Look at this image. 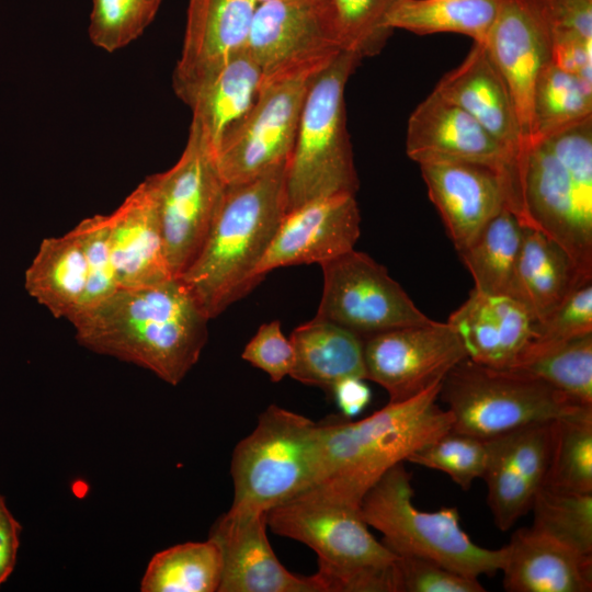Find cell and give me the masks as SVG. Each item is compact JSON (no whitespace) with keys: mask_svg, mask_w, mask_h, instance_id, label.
<instances>
[{"mask_svg":"<svg viewBox=\"0 0 592 592\" xmlns=\"http://www.w3.org/2000/svg\"><path fill=\"white\" fill-rule=\"evenodd\" d=\"M554 20L548 0H504L483 46L511 98L522 157L533 139V98L542 70L551 61Z\"/></svg>","mask_w":592,"mask_h":592,"instance_id":"cell-14","label":"cell"},{"mask_svg":"<svg viewBox=\"0 0 592 592\" xmlns=\"http://www.w3.org/2000/svg\"><path fill=\"white\" fill-rule=\"evenodd\" d=\"M266 524L317 554L315 574L326 592H396L397 555L372 535L360 511L304 492L269 510Z\"/></svg>","mask_w":592,"mask_h":592,"instance_id":"cell-5","label":"cell"},{"mask_svg":"<svg viewBox=\"0 0 592 592\" xmlns=\"http://www.w3.org/2000/svg\"><path fill=\"white\" fill-rule=\"evenodd\" d=\"M584 277L569 254L542 231L524 226L511 295L543 322Z\"/></svg>","mask_w":592,"mask_h":592,"instance_id":"cell-26","label":"cell"},{"mask_svg":"<svg viewBox=\"0 0 592 592\" xmlns=\"http://www.w3.org/2000/svg\"><path fill=\"white\" fill-rule=\"evenodd\" d=\"M223 558L218 545L189 542L157 553L140 583L143 592H218Z\"/></svg>","mask_w":592,"mask_h":592,"instance_id":"cell-32","label":"cell"},{"mask_svg":"<svg viewBox=\"0 0 592 592\" xmlns=\"http://www.w3.org/2000/svg\"><path fill=\"white\" fill-rule=\"evenodd\" d=\"M257 3L250 0H189L180 58L172 76L187 106L234 57L247 49Z\"/></svg>","mask_w":592,"mask_h":592,"instance_id":"cell-16","label":"cell"},{"mask_svg":"<svg viewBox=\"0 0 592 592\" xmlns=\"http://www.w3.org/2000/svg\"><path fill=\"white\" fill-rule=\"evenodd\" d=\"M77 226L87 263V288L79 311L107 298L119 286L110 247L109 215L87 217Z\"/></svg>","mask_w":592,"mask_h":592,"instance_id":"cell-40","label":"cell"},{"mask_svg":"<svg viewBox=\"0 0 592 592\" xmlns=\"http://www.w3.org/2000/svg\"><path fill=\"white\" fill-rule=\"evenodd\" d=\"M318 471L319 423L271 405L234 449L230 510L266 513L314 487Z\"/></svg>","mask_w":592,"mask_h":592,"instance_id":"cell-8","label":"cell"},{"mask_svg":"<svg viewBox=\"0 0 592 592\" xmlns=\"http://www.w3.org/2000/svg\"><path fill=\"white\" fill-rule=\"evenodd\" d=\"M266 513L228 510L209 538L219 547L223 573L218 592H326L316 574L286 569L266 536Z\"/></svg>","mask_w":592,"mask_h":592,"instance_id":"cell-19","label":"cell"},{"mask_svg":"<svg viewBox=\"0 0 592 592\" xmlns=\"http://www.w3.org/2000/svg\"><path fill=\"white\" fill-rule=\"evenodd\" d=\"M524 226L506 207L493 216L458 254L473 276L474 289L511 295Z\"/></svg>","mask_w":592,"mask_h":592,"instance_id":"cell-31","label":"cell"},{"mask_svg":"<svg viewBox=\"0 0 592 592\" xmlns=\"http://www.w3.org/2000/svg\"><path fill=\"white\" fill-rule=\"evenodd\" d=\"M428 194L456 251L465 248L501 209L508 208V184L497 170L470 162L421 163Z\"/></svg>","mask_w":592,"mask_h":592,"instance_id":"cell-21","label":"cell"},{"mask_svg":"<svg viewBox=\"0 0 592 592\" xmlns=\"http://www.w3.org/2000/svg\"><path fill=\"white\" fill-rule=\"evenodd\" d=\"M545 486L592 492V408L551 421Z\"/></svg>","mask_w":592,"mask_h":592,"instance_id":"cell-35","label":"cell"},{"mask_svg":"<svg viewBox=\"0 0 592 592\" xmlns=\"http://www.w3.org/2000/svg\"><path fill=\"white\" fill-rule=\"evenodd\" d=\"M550 422L526 425L488 440L489 459L482 476L496 526L510 530L531 510L547 471Z\"/></svg>","mask_w":592,"mask_h":592,"instance_id":"cell-20","label":"cell"},{"mask_svg":"<svg viewBox=\"0 0 592 592\" xmlns=\"http://www.w3.org/2000/svg\"><path fill=\"white\" fill-rule=\"evenodd\" d=\"M360 61L355 54L341 52L309 86L286 168V213L317 198L355 195L358 189L344 90Z\"/></svg>","mask_w":592,"mask_h":592,"instance_id":"cell-6","label":"cell"},{"mask_svg":"<svg viewBox=\"0 0 592 592\" xmlns=\"http://www.w3.org/2000/svg\"><path fill=\"white\" fill-rule=\"evenodd\" d=\"M439 398L452 413V431L483 440L592 408L540 379L468 357L445 375Z\"/></svg>","mask_w":592,"mask_h":592,"instance_id":"cell-9","label":"cell"},{"mask_svg":"<svg viewBox=\"0 0 592 592\" xmlns=\"http://www.w3.org/2000/svg\"><path fill=\"white\" fill-rule=\"evenodd\" d=\"M503 588L508 592H590L592 555L535 530L520 528L505 545Z\"/></svg>","mask_w":592,"mask_h":592,"instance_id":"cell-25","label":"cell"},{"mask_svg":"<svg viewBox=\"0 0 592 592\" xmlns=\"http://www.w3.org/2000/svg\"><path fill=\"white\" fill-rule=\"evenodd\" d=\"M25 287L55 318L69 319L81 306L87 263L78 226L45 238L25 273Z\"/></svg>","mask_w":592,"mask_h":592,"instance_id":"cell-28","label":"cell"},{"mask_svg":"<svg viewBox=\"0 0 592 592\" xmlns=\"http://www.w3.org/2000/svg\"><path fill=\"white\" fill-rule=\"evenodd\" d=\"M365 379L383 387L389 402L410 399L443 380L467 357L447 322L390 329L363 340Z\"/></svg>","mask_w":592,"mask_h":592,"instance_id":"cell-15","label":"cell"},{"mask_svg":"<svg viewBox=\"0 0 592 592\" xmlns=\"http://www.w3.org/2000/svg\"><path fill=\"white\" fill-rule=\"evenodd\" d=\"M592 333V281L576 287L543 321L532 344L545 345Z\"/></svg>","mask_w":592,"mask_h":592,"instance_id":"cell-42","label":"cell"},{"mask_svg":"<svg viewBox=\"0 0 592 592\" xmlns=\"http://www.w3.org/2000/svg\"><path fill=\"white\" fill-rule=\"evenodd\" d=\"M365 380L361 377H345L331 388V394L344 418L356 417L369 405L372 391Z\"/></svg>","mask_w":592,"mask_h":592,"instance_id":"cell-44","label":"cell"},{"mask_svg":"<svg viewBox=\"0 0 592 592\" xmlns=\"http://www.w3.org/2000/svg\"><path fill=\"white\" fill-rule=\"evenodd\" d=\"M531 510L535 530L582 554L592 555V492L543 485Z\"/></svg>","mask_w":592,"mask_h":592,"instance_id":"cell-36","label":"cell"},{"mask_svg":"<svg viewBox=\"0 0 592 592\" xmlns=\"http://www.w3.org/2000/svg\"><path fill=\"white\" fill-rule=\"evenodd\" d=\"M406 152L419 164L463 161L490 167L505 178L511 204L515 169L509 152L475 118L434 91L409 117Z\"/></svg>","mask_w":592,"mask_h":592,"instance_id":"cell-17","label":"cell"},{"mask_svg":"<svg viewBox=\"0 0 592 592\" xmlns=\"http://www.w3.org/2000/svg\"><path fill=\"white\" fill-rule=\"evenodd\" d=\"M294 365L289 376L331 391L345 377L365 379L363 338L337 323L315 317L292 332Z\"/></svg>","mask_w":592,"mask_h":592,"instance_id":"cell-27","label":"cell"},{"mask_svg":"<svg viewBox=\"0 0 592 592\" xmlns=\"http://www.w3.org/2000/svg\"><path fill=\"white\" fill-rule=\"evenodd\" d=\"M82 346L146 368L178 385L197 363L208 339V321L180 277L118 288L71 316Z\"/></svg>","mask_w":592,"mask_h":592,"instance_id":"cell-1","label":"cell"},{"mask_svg":"<svg viewBox=\"0 0 592 592\" xmlns=\"http://www.w3.org/2000/svg\"><path fill=\"white\" fill-rule=\"evenodd\" d=\"M504 0H396L385 26L419 35L457 33L483 44Z\"/></svg>","mask_w":592,"mask_h":592,"instance_id":"cell-30","label":"cell"},{"mask_svg":"<svg viewBox=\"0 0 592 592\" xmlns=\"http://www.w3.org/2000/svg\"><path fill=\"white\" fill-rule=\"evenodd\" d=\"M396 592H483L478 579L449 570L442 565L414 556H397Z\"/></svg>","mask_w":592,"mask_h":592,"instance_id":"cell-41","label":"cell"},{"mask_svg":"<svg viewBox=\"0 0 592 592\" xmlns=\"http://www.w3.org/2000/svg\"><path fill=\"white\" fill-rule=\"evenodd\" d=\"M509 371L540 379L592 407V333L554 344H530Z\"/></svg>","mask_w":592,"mask_h":592,"instance_id":"cell-33","label":"cell"},{"mask_svg":"<svg viewBox=\"0 0 592 592\" xmlns=\"http://www.w3.org/2000/svg\"><path fill=\"white\" fill-rule=\"evenodd\" d=\"M441 384L357 421L320 422L318 479L306 492L360 511L365 494L391 467L452 429V413L436 403Z\"/></svg>","mask_w":592,"mask_h":592,"instance_id":"cell-2","label":"cell"},{"mask_svg":"<svg viewBox=\"0 0 592 592\" xmlns=\"http://www.w3.org/2000/svg\"><path fill=\"white\" fill-rule=\"evenodd\" d=\"M396 0H325L335 42L361 59L377 54L391 30L386 15Z\"/></svg>","mask_w":592,"mask_h":592,"instance_id":"cell-37","label":"cell"},{"mask_svg":"<svg viewBox=\"0 0 592 592\" xmlns=\"http://www.w3.org/2000/svg\"><path fill=\"white\" fill-rule=\"evenodd\" d=\"M241 357L263 371L272 382L289 376L294 365V349L277 320L263 323L246 344Z\"/></svg>","mask_w":592,"mask_h":592,"instance_id":"cell-43","label":"cell"},{"mask_svg":"<svg viewBox=\"0 0 592 592\" xmlns=\"http://www.w3.org/2000/svg\"><path fill=\"white\" fill-rule=\"evenodd\" d=\"M110 247L119 288L161 283L172 276L164 253L150 177L109 214Z\"/></svg>","mask_w":592,"mask_h":592,"instance_id":"cell-23","label":"cell"},{"mask_svg":"<svg viewBox=\"0 0 592 592\" xmlns=\"http://www.w3.org/2000/svg\"><path fill=\"white\" fill-rule=\"evenodd\" d=\"M413 496L411 474L400 463L363 498L362 520L383 535L382 543L390 551L432 560L475 579L501 571L505 546L488 549L475 544L460 526L457 508L422 511L413 504Z\"/></svg>","mask_w":592,"mask_h":592,"instance_id":"cell-7","label":"cell"},{"mask_svg":"<svg viewBox=\"0 0 592 592\" xmlns=\"http://www.w3.org/2000/svg\"><path fill=\"white\" fill-rule=\"evenodd\" d=\"M512 213L556 241L592 280V117L532 145Z\"/></svg>","mask_w":592,"mask_h":592,"instance_id":"cell-4","label":"cell"},{"mask_svg":"<svg viewBox=\"0 0 592 592\" xmlns=\"http://www.w3.org/2000/svg\"><path fill=\"white\" fill-rule=\"evenodd\" d=\"M590 117L592 83L550 61L534 91L532 145Z\"/></svg>","mask_w":592,"mask_h":592,"instance_id":"cell-34","label":"cell"},{"mask_svg":"<svg viewBox=\"0 0 592 592\" xmlns=\"http://www.w3.org/2000/svg\"><path fill=\"white\" fill-rule=\"evenodd\" d=\"M320 266L323 286L317 318L361 337L432 321L366 253L353 249Z\"/></svg>","mask_w":592,"mask_h":592,"instance_id":"cell-11","label":"cell"},{"mask_svg":"<svg viewBox=\"0 0 592 592\" xmlns=\"http://www.w3.org/2000/svg\"><path fill=\"white\" fill-rule=\"evenodd\" d=\"M153 185L169 270L179 277L198 254L221 203L226 183L216 157L191 123L179 160L149 175Z\"/></svg>","mask_w":592,"mask_h":592,"instance_id":"cell-10","label":"cell"},{"mask_svg":"<svg viewBox=\"0 0 592 592\" xmlns=\"http://www.w3.org/2000/svg\"><path fill=\"white\" fill-rule=\"evenodd\" d=\"M261 84V71L246 49L227 62L190 104L191 123L200 129L215 157L225 137L252 107Z\"/></svg>","mask_w":592,"mask_h":592,"instance_id":"cell-29","label":"cell"},{"mask_svg":"<svg viewBox=\"0 0 592 592\" xmlns=\"http://www.w3.org/2000/svg\"><path fill=\"white\" fill-rule=\"evenodd\" d=\"M247 52L262 86L323 69L342 50L325 0H272L257 5Z\"/></svg>","mask_w":592,"mask_h":592,"instance_id":"cell-12","label":"cell"},{"mask_svg":"<svg viewBox=\"0 0 592 592\" xmlns=\"http://www.w3.org/2000/svg\"><path fill=\"white\" fill-rule=\"evenodd\" d=\"M488 459V440L449 430L415 451L407 462L442 471L466 491L482 478Z\"/></svg>","mask_w":592,"mask_h":592,"instance_id":"cell-38","label":"cell"},{"mask_svg":"<svg viewBox=\"0 0 592 592\" xmlns=\"http://www.w3.org/2000/svg\"><path fill=\"white\" fill-rule=\"evenodd\" d=\"M257 4H260V3H263V2H267V1H272V0H250Z\"/></svg>","mask_w":592,"mask_h":592,"instance_id":"cell-46","label":"cell"},{"mask_svg":"<svg viewBox=\"0 0 592 592\" xmlns=\"http://www.w3.org/2000/svg\"><path fill=\"white\" fill-rule=\"evenodd\" d=\"M361 216L354 194H337L307 202L283 217L257 275L277 267L319 265L351 250L360 237Z\"/></svg>","mask_w":592,"mask_h":592,"instance_id":"cell-18","label":"cell"},{"mask_svg":"<svg viewBox=\"0 0 592 592\" xmlns=\"http://www.w3.org/2000/svg\"><path fill=\"white\" fill-rule=\"evenodd\" d=\"M433 91L464 110L505 148L514 162L515 187L522 157L520 129L506 87L483 44L474 43L462 64L444 75Z\"/></svg>","mask_w":592,"mask_h":592,"instance_id":"cell-24","label":"cell"},{"mask_svg":"<svg viewBox=\"0 0 592 592\" xmlns=\"http://www.w3.org/2000/svg\"><path fill=\"white\" fill-rule=\"evenodd\" d=\"M318 72L261 87L250 111L217 151V167L226 184L253 179L288 162L305 98Z\"/></svg>","mask_w":592,"mask_h":592,"instance_id":"cell-13","label":"cell"},{"mask_svg":"<svg viewBox=\"0 0 592 592\" xmlns=\"http://www.w3.org/2000/svg\"><path fill=\"white\" fill-rule=\"evenodd\" d=\"M161 3L162 0H93L90 41L107 53L127 46L153 21Z\"/></svg>","mask_w":592,"mask_h":592,"instance_id":"cell-39","label":"cell"},{"mask_svg":"<svg viewBox=\"0 0 592 592\" xmlns=\"http://www.w3.org/2000/svg\"><path fill=\"white\" fill-rule=\"evenodd\" d=\"M21 525L0 496V585L9 578L14 569Z\"/></svg>","mask_w":592,"mask_h":592,"instance_id":"cell-45","label":"cell"},{"mask_svg":"<svg viewBox=\"0 0 592 592\" xmlns=\"http://www.w3.org/2000/svg\"><path fill=\"white\" fill-rule=\"evenodd\" d=\"M459 338L469 360L511 368L536 337L537 320L517 299L473 289L446 321Z\"/></svg>","mask_w":592,"mask_h":592,"instance_id":"cell-22","label":"cell"},{"mask_svg":"<svg viewBox=\"0 0 592 592\" xmlns=\"http://www.w3.org/2000/svg\"><path fill=\"white\" fill-rule=\"evenodd\" d=\"M287 163L226 185L198 254L179 276L209 319L262 281L258 265L286 214Z\"/></svg>","mask_w":592,"mask_h":592,"instance_id":"cell-3","label":"cell"}]
</instances>
